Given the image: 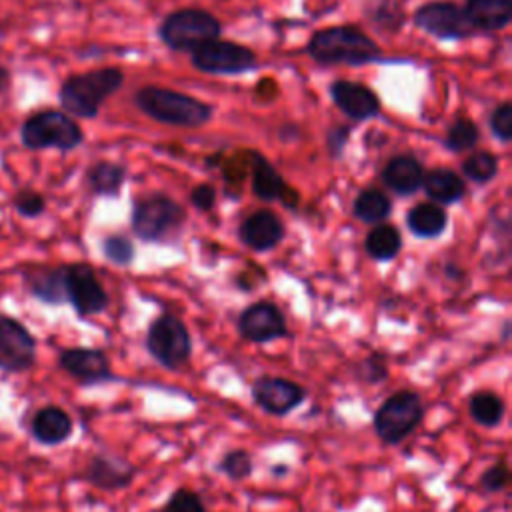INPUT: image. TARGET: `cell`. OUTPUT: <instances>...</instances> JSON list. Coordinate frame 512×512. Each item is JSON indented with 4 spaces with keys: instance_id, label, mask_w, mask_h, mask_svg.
<instances>
[{
    "instance_id": "6da1fadb",
    "label": "cell",
    "mask_w": 512,
    "mask_h": 512,
    "mask_svg": "<svg viewBox=\"0 0 512 512\" xmlns=\"http://www.w3.org/2000/svg\"><path fill=\"white\" fill-rule=\"evenodd\" d=\"M122 84L124 72L114 66L72 74L58 88V102L62 112L68 116L92 120L100 114L102 104L116 94Z\"/></svg>"
},
{
    "instance_id": "7a4b0ae2",
    "label": "cell",
    "mask_w": 512,
    "mask_h": 512,
    "mask_svg": "<svg viewBox=\"0 0 512 512\" xmlns=\"http://www.w3.org/2000/svg\"><path fill=\"white\" fill-rule=\"evenodd\" d=\"M306 52L318 64H348L362 66L382 60L380 46L358 26L342 24L314 32L308 40Z\"/></svg>"
},
{
    "instance_id": "3957f363",
    "label": "cell",
    "mask_w": 512,
    "mask_h": 512,
    "mask_svg": "<svg viewBox=\"0 0 512 512\" xmlns=\"http://www.w3.org/2000/svg\"><path fill=\"white\" fill-rule=\"evenodd\" d=\"M134 104L152 120L182 128L204 126L214 114L212 104L162 86L140 88L134 94Z\"/></svg>"
},
{
    "instance_id": "277c9868",
    "label": "cell",
    "mask_w": 512,
    "mask_h": 512,
    "mask_svg": "<svg viewBox=\"0 0 512 512\" xmlns=\"http://www.w3.org/2000/svg\"><path fill=\"white\" fill-rule=\"evenodd\" d=\"M20 142L26 150L70 152L84 142L80 124L62 110L46 108L30 114L20 126Z\"/></svg>"
},
{
    "instance_id": "5b68a950",
    "label": "cell",
    "mask_w": 512,
    "mask_h": 512,
    "mask_svg": "<svg viewBox=\"0 0 512 512\" xmlns=\"http://www.w3.org/2000/svg\"><path fill=\"white\" fill-rule=\"evenodd\" d=\"M424 420L422 396L416 390L392 392L374 412L372 426L380 442L396 446L404 442Z\"/></svg>"
},
{
    "instance_id": "8992f818",
    "label": "cell",
    "mask_w": 512,
    "mask_h": 512,
    "mask_svg": "<svg viewBox=\"0 0 512 512\" xmlns=\"http://www.w3.org/2000/svg\"><path fill=\"white\" fill-rule=\"evenodd\" d=\"M220 32V20L202 8L174 10L158 26L162 44L176 52H194L202 44L220 38Z\"/></svg>"
},
{
    "instance_id": "52a82bcc",
    "label": "cell",
    "mask_w": 512,
    "mask_h": 512,
    "mask_svg": "<svg viewBox=\"0 0 512 512\" xmlns=\"http://www.w3.org/2000/svg\"><path fill=\"white\" fill-rule=\"evenodd\" d=\"M146 352L166 370L176 372L182 370L192 358V336L184 320L178 316L164 312L156 316L144 340Z\"/></svg>"
},
{
    "instance_id": "ba28073f",
    "label": "cell",
    "mask_w": 512,
    "mask_h": 512,
    "mask_svg": "<svg viewBox=\"0 0 512 512\" xmlns=\"http://www.w3.org/2000/svg\"><path fill=\"white\" fill-rule=\"evenodd\" d=\"M186 220V210L166 194L154 192L138 198L132 208V232L146 242L174 236Z\"/></svg>"
},
{
    "instance_id": "9c48e42d",
    "label": "cell",
    "mask_w": 512,
    "mask_h": 512,
    "mask_svg": "<svg viewBox=\"0 0 512 512\" xmlns=\"http://www.w3.org/2000/svg\"><path fill=\"white\" fill-rule=\"evenodd\" d=\"M192 66L198 68L204 74H214V76H236V74H246L256 68L258 60L256 54L238 42L232 40H210L190 52Z\"/></svg>"
},
{
    "instance_id": "30bf717a",
    "label": "cell",
    "mask_w": 512,
    "mask_h": 512,
    "mask_svg": "<svg viewBox=\"0 0 512 512\" xmlns=\"http://www.w3.org/2000/svg\"><path fill=\"white\" fill-rule=\"evenodd\" d=\"M64 290L66 302L80 318L96 316L108 308V292L86 262L64 264Z\"/></svg>"
},
{
    "instance_id": "8fae6325",
    "label": "cell",
    "mask_w": 512,
    "mask_h": 512,
    "mask_svg": "<svg viewBox=\"0 0 512 512\" xmlns=\"http://www.w3.org/2000/svg\"><path fill=\"white\" fill-rule=\"evenodd\" d=\"M414 24L438 40H464L476 34L464 16V10L450 0L422 4L414 12Z\"/></svg>"
},
{
    "instance_id": "7c38bea8",
    "label": "cell",
    "mask_w": 512,
    "mask_h": 512,
    "mask_svg": "<svg viewBox=\"0 0 512 512\" xmlns=\"http://www.w3.org/2000/svg\"><path fill=\"white\" fill-rule=\"evenodd\" d=\"M252 402L266 414L282 418L306 400V388L284 376H258L250 384Z\"/></svg>"
},
{
    "instance_id": "4fadbf2b",
    "label": "cell",
    "mask_w": 512,
    "mask_h": 512,
    "mask_svg": "<svg viewBox=\"0 0 512 512\" xmlns=\"http://www.w3.org/2000/svg\"><path fill=\"white\" fill-rule=\"evenodd\" d=\"M236 330L240 338L254 344H268L288 336V324L284 312L268 300L248 304L236 320Z\"/></svg>"
},
{
    "instance_id": "5bb4252c",
    "label": "cell",
    "mask_w": 512,
    "mask_h": 512,
    "mask_svg": "<svg viewBox=\"0 0 512 512\" xmlns=\"http://www.w3.org/2000/svg\"><path fill=\"white\" fill-rule=\"evenodd\" d=\"M36 360V340L16 318L0 314V370L24 372Z\"/></svg>"
},
{
    "instance_id": "9a60e30c",
    "label": "cell",
    "mask_w": 512,
    "mask_h": 512,
    "mask_svg": "<svg viewBox=\"0 0 512 512\" xmlns=\"http://www.w3.org/2000/svg\"><path fill=\"white\" fill-rule=\"evenodd\" d=\"M58 364L66 374H70L82 386H94V384L110 382L116 378L112 374L106 352L100 348H86V346L64 348L58 356Z\"/></svg>"
},
{
    "instance_id": "2e32d148",
    "label": "cell",
    "mask_w": 512,
    "mask_h": 512,
    "mask_svg": "<svg viewBox=\"0 0 512 512\" xmlns=\"http://www.w3.org/2000/svg\"><path fill=\"white\" fill-rule=\"evenodd\" d=\"M334 106L354 122H364L380 114V100L372 88L352 80H334L330 84Z\"/></svg>"
},
{
    "instance_id": "e0dca14e",
    "label": "cell",
    "mask_w": 512,
    "mask_h": 512,
    "mask_svg": "<svg viewBox=\"0 0 512 512\" xmlns=\"http://www.w3.org/2000/svg\"><path fill=\"white\" fill-rule=\"evenodd\" d=\"M134 474H136V468L126 458L108 454V452H98L84 466L82 480L92 484L98 490L114 492L130 486L134 480Z\"/></svg>"
},
{
    "instance_id": "ac0fdd59",
    "label": "cell",
    "mask_w": 512,
    "mask_h": 512,
    "mask_svg": "<svg viewBox=\"0 0 512 512\" xmlns=\"http://www.w3.org/2000/svg\"><path fill=\"white\" fill-rule=\"evenodd\" d=\"M284 224L272 210H256L238 226V238L254 252H268L284 238Z\"/></svg>"
},
{
    "instance_id": "d6986e66",
    "label": "cell",
    "mask_w": 512,
    "mask_h": 512,
    "mask_svg": "<svg viewBox=\"0 0 512 512\" xmlns=\"http://www.w3.org/2000/svg\"><path fill=\"white\" fill-rule=\"evenodd\" d=\"M250 182L256 198L264 202L282 200L286 206H294L298 200V196L284 182L282 174L260 152H250Z\"/></svg>"
},
{
    "instance_id": "ffe728a7",
    "label": "cell",
    "mask_w": 512,
    "mask_h": 512,
    "mask_svg": "<svg viewBox=\"0 0 512 512\" xmlns=\"http://www.w3.org/2000/svg\"><path fill=\"white\" fill-rule=\"evenodd\" d=\"M24 288L36 300L44 304H64V264L62 266H46V264H30L24 270Z\"/></svg>"
},
{
    "instance_id": "44dd1931",
    "label": "cell",
    "mask_w": 512,
    "mask_h": 512,
    "mask_svg": "<svg viewBox=\"0 0 512 512\" xmlns=\"http://www.w3.org/2000/svg\"><path fill=\"white\" fill-rule=\"evenodd\" d=\"M380 178L392 192L400 196H410L422 188L424 168L418 158L410 154H400L384 164Z\"/></svg>"
},
{
    "instance_id": "7402d4cb",
    "label": "cell",
    "mask_w": 512,
    "mask_h": 512,
    "mask_svg": "<svg viewBox=\"0 0 512 512\" xmlns=\"http://www.w3.org/2000/svg\"><path fill=\"white\" fill-rule=\"evenodd\" d=\"M462 10L476 32L504 30L512 20V0H466Z\"/></svg>"
},
{
    "instance_id": "603a6c76",
    "label": "cell",
    "mask_w": 512,
    "mask_h": 512,
    "mask_svg": "<svg viewBox=\"0 0 512 512\" xmlns=\"http://www.w3.org/2000/svg\"><path fill=\"white\" fill-rule=\"evenodd\" d=\"M74 422L60 406H44L32 418V434L44 446H58L72 436Z\"/></svg>"
},
{
    "instance_id": "cb8c5ba5",
    "label": "cell",
    "mask_w": 512,
    "mask_h": 512,
    "mask_svg": "<svg viewBox=\"0 0 512 512\" xmlns=\"http://www.w3.org/2000/svg\"><path fill=\"white\" fill-rule=\"evenodd\" d=\"M422 188L434 204H456L466 194V184L450 168H434L424 172Z\"/></svg>"
},
{
    "instance_id": "d4e9b609",
    "label": "cell",
    "mask_w": 512,
    "mask_h": 512,
    "mask_svg": "<svg viewBox=\"0 0 512 512\" xmlns=\"http://www.w3.org/2000/svg\"><path fill=\"white\" fill-rule=\"evenodd\" d=\"M448 216L440 204L420 202L406 214L408 230L418 238H436L446 230Z\"/></svg>"
},
{
    "instance_id": "484cf974",
    "label": "cell",
    "mask_w": 512,
    "mask_h": 512,
    "mask_svg": "<svg viewBox=\"0 0 512 512\" xmlns=\"http://www.w3.org/2000/svg\"><path fill=\"white\" fill-rule=\"evenodd\" d=\"M468 414L482 428H496L506 414V402L492 390H476L468 396Z\"/></svg>"
},
{
    "instance_id": "4316f807",
    "label": "cell",
    "mask_w": 512,
    "mask_h": 512,
    "mask_svg": "<svg viewBox=\"0 0 512 512\" xmlns=\"http://www.w3.org/2000/svg\"><path fill=\"white\" fill-rule=\"evenodd\" d=\"M126 174L128 172L122 164H116L110 160H100L88 168L86 180H88L92 194L112 198V196H118V192L122 190Z\"/></svg>"
},
{
    "instance_id": "83f0119b",
    "label": "cell",
    "mask_w": 512,
    "mask_h": 512,
    "mask_svg": "<svg viewBox=\"0 0 512 512\" xmlns=\"http://www.w3.org/2000/svg\"><path fill=\"white\" fill-rule=\"evenodd\" d=\"M402 248V236L396 226L382 222L376 224L364 238V250L372 260L388 262L398 256Z\"/></svg>"
},
{
    "instance_id": "f1b7e54d",
    "label": "cell",
    "mask_w": 512,
    "mask_h": 512,
    "mask_svg": "<svg viewBox=\"0 0 512 512\" xmlns=\"http://www.w3.org/2000/svg\"><path fill=\"white\" fill-rule=\"evenodd\" d=\"M392 212V200L378 188H364L352 204V214L366 224H382Z\"/></svg>"
},
{
    "instance_id": "f546056e",
    "label": "cell",
    "mask_w": 512,
    "mask_h": 512,
    "mask_svg": "<svg viewBox=\"0 0 512 512\" xmlns=\"http://www.w3.org/2000/svg\"><path fill=\"white\" fill-rule=\"evenodd\" d=\"M216 470L224 474L230 482H244L254 472V458L244 448H232L218 458Z\"/></svg>"
},
{
    "instance_id": "4dcf8cb0",
    "label": "cell",
    "mask_w": 512,
    "mask_h": 512,
    "mask_svg": "<svg viewBox=\"0 0 512 512\" xmlns=\"http://www.w3.org/2000/svg\"><path fill=\"white\" fill-rule=\"evenodd\" d=\"M480 140V130L470 118H456L444 136V146L458 154V152H468L472 150Z\"/></svg>"
},
{
    "instance_id": "1f68e13d",
    "label": "cell",
    "mask_w": 512,
    "mask_h": 512,
    "mask_svg": "<svg viewBox=\"0 0 512 512\" xmlns=\"http://www.w3.org/2000/svg\"><path fill=\"white\" fill-rule=\"evenodd\" d=\"M352 372L360 384H366V386L382 384L384 380H388V374H390L388 358L382 352H370L356 362Z\"/></svg>"
},
{
    "instance_id": "d6a6232c",
    "label": "cell",
    "mask_w": 512,
    "mask_h": 512,
    "mask_svg": "<svg viewBox=\"0 0 512 512\" xmlns=\"http://www.w3.org/2000/svg\"><path fill=\"white\" fill-rule=\"evenodd\" d=\"M462 172L468 180H472L480 186L488 184L498 174V158L488 150L474 152L468 158H464Z\"/></svg>"
},
{
    "instance_id": "836d02e7",
    "label": "cell",
    "mask_w": 512,
    "mask_h": 512,
    "mask_svg": "<svg viewBox=\"0 0 512 512\" xmlns=\"http://www.w3.org/2000/svg\"><path fill=\"white\" fill-rule=\"evenodd\" d=\"M366 16H370L376 28L386 32H396L404 24V10L396 0H376L366 8Z\"/></svg>"
},
{
    "instance_id": "e575fe53",
    "label": "cell",
    "mask_w": 512,
    "mask_h": 512,
    "mask_svg": "<svg viewBox=\"0 0 512 512\" xmlns=\"http://www.w3.org/2000/svg\"><path fill=\"white\" fill-rule=\"evenodd\" d=\"M102 254L108 262L116 266H130L134 260V246L124 234H108L102 240Z\"/></svg>"
},
{
    "instance_id": "d590c367",
    "label": "cell",
    "mask_w": 512,
    "mask_h": 512,
    "mask_svg": "<svg viewBox=\"0 0 512 512\" xmlns=\"http://www.w3.org/2000/svg\"><path fill=\"white\" fill-rule=\"evenodd\" d=\"M12 206L22 218H38L46 210V198L34 188H20L12 196Z\"/></svg>"
},
{
    "instance_id": "8d00e7d4",
    "label": "cell",
    "mask_w": 512,
    "mask_h": 512,
    "mask_svg": "<svg viewBox=\"0 0 512 512\" xmlns=\"http://www.w3.org/2000/svg\"><path fill=\"white\" fill-rule=\"evenodd\" d=\"M160 512H206V506L196 490L176 488Z\"/></svg>"
},
{
    "instance_id": "74e56055",
    "label": "cell",
    "mask_w": 512,
    "mask_h": 512,
    "mask_svg": "<svg viewBox=\"0 0 512 512\" xmlns=\"http://www.w3.org/2000/svg\"><path fill=\"white\" fill-rule=\"evenodd\" d=\"M510 482V468L506 464V460H496L494 464H490L482 474H480V490L484 494H498L502 490H506Z\"/></svg>"
},
{
    "instance_id": "f35d334b",
    "label": "cell",
    "mask_w": 512,
    "mask_h": 512,
    "mask_svg": "<svg viewBox=\"0 0 512 512\" xmlns=\"http://www.w3.org/2000/svg\"><path fill=\"white\" fill-rule=\"evenodd\" d=\"M488 124L494 138H498L504 144L510 142L512 140V104L502 102L500 106H496L490 114Z\"/></svg>"
},
{
    "instance_id": "ab89813d",
    "label": "cell",
    "mask_w": 512,
    "mask_h": 512,
    "mask_svg": "<svg viewBox=\"0 0 512 512\" xmlns=\"http://www.w3.org/2000/svg\"><path fill=\"white\" fill-rule=\"evenodd\" d=\"M190 204L202 212H208L216 204V188L208 182H202L190 190Z\"/></svg>"
},
{
    "instance_id": "60d3db41",
    "label": "cell",
    "mask_w": 512,
    "mask_h": 512,
    "mask_svg": "<svg viewBox=\"0 0 512 512\" xmlns=\"http://www.w3.org/2000/svg\"><path fill=\"white\" fill-rule=\"evenodd\" d=\"M346 140H348V126H336L334 130H330V134H328L330 154L332 156H340Z\"/></svg>"
},
{
    "instance_id": "b9f144b4",
    "label": "cell",
    "mask_w": 512,
    "mask_h": 512,
    "mask_svg": "<svg viewBox=\"0 0 512 512\" xmlns=\"http://www.w3.org/2000/svg\"><path fill=\"white\" fill-rule=\"evenodd\" d=\"M12 84V72L8 66L0 64V94H4Z\"/></svg>"
},
{
    "instance_id": "7bdbcfd3",
    "label": "cell",
    "mask_w": 512,
    "mask_h": 512,
    "mask_svg": "<svg viewBox=\"0 0 512 512\" xmlns=\"http://www.w3.org/2000/svg\"><path fill=\"white\" fill-rule=\"evenodd\" d=\"M288 472H290L288 464H282V462H280V464H274V466L270 468V474H272L274 478H284Z\"/></svg>"
},
{
    "instance_id": "ee69618b",
    "label": "cell",
    "mask_w": 512,
    "mask_h": 512,
    "mask_svg": "<svg viewBox=\"0 0 512 512\" xmlns=\"http://www.w3.org/2000/svg\"><path fill=\"white\" fill-rule=\"evenodd\" d=\"M508 326H510V322L506 320V322H504V330H502V338H504V340L508 338Z\"/></svg>"
}]
</instances>
